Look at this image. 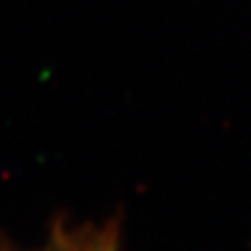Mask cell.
<instances>
[{
    "label": "cell",
    "instance_id": "cell-1",
    "mask_svg": "<svg viewBox=\"0 0 251 251\" xmlns=\"http://www.w3.org/2000/svg\"><path fill=\"white\" fill-rule=\"evenodd\" d=\"M48 251H113V243L107 239L101 241H89V243H61V245H51Z\"/></svg>",
    "mask_w": 251,
    "mask_h": 251
}]
</instances>
